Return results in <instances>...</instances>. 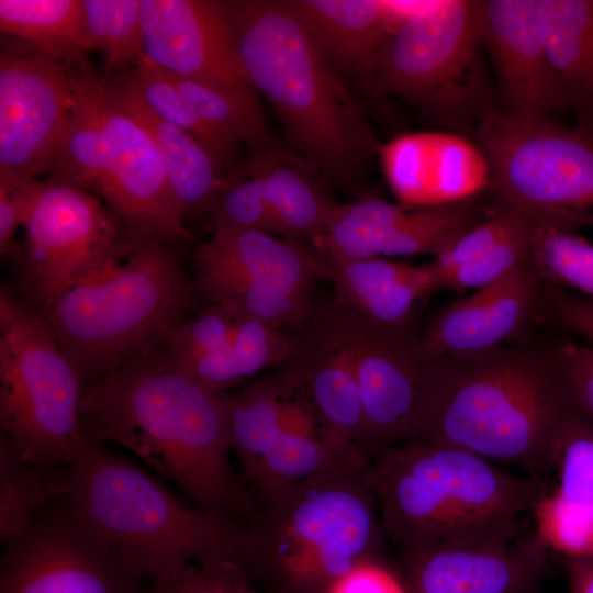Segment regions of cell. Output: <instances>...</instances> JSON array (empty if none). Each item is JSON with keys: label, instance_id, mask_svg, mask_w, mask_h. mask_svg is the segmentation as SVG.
Wrapping results in <instances>:
<instances>
[{"label": "cell", "instance_id": "6da1fadb", "mask_svg": "<svg viewBox=\"0 0 593 593\" xmlns=\"http://www.w3.org/2000/svg\"><path fill=\"white\" fill-rule=\"evenodd\" d=\"M559 345L525 338L438 357L429 412L415 443L512 462L546 485L567 435L590 418L574 395Z\"/></svg>", "mask_w": 593, "mask_h": 593}, {"label": "cell", "instance_id": "7a4b0ae2", "mask_svg": "<svg viewBox=\"0 0 593 593\" xmlns=\"http://www.w3.org/2000/svg\"><path fill=\"white\" fill-rule=\"evenodd\" d=\"M82 433L113 441L172 480L199 508L243 527L259 504L230 461L227 393L159 358L132 362L85 390Z\"/></svg>", "mask_w": 593, "mask_h": 593}, {"label": "cell", "instance_id": "3957f363", "mask_svg": "<svg viewBox=\"0 0 593 593\" xmlns=\"http://www.w3.org/2000/svg\"><path fill=\"white\" fill-rule=\"evenodd\" d=\"M245 75L288 143L322 176L354 186L379 144L293 0L223 1Z\"/></svg>", "mask_w": 593, "mask_h": 593}, {"label": "cell", "instance_id": "277c9868", "mask_svg": "<svg viewBox=\"0 0 593 593\" xmlns=\"http://www.w3.org/2000/svg\"><path fill=\"white\" fill-rule=\"evenodd\" d=\"M197 292L171 245L124 225L105 262L44 316L87 388L159 358Z\"/></svg>", "mask_w": 593, "mask_h": 593}, {"label": "cell", "instance_id": "5b68a950", "mask_svg": "<svg viewBox=\"0 0 593 593\" xmlns=\"http://www.w3.org/2000/svg\"><path fill=\"white\" fill-rule=\"evenodd\" d=\"M65 497L141 582L208 557L239 561L245 548V527L187 504L85 434L67 467Z\"/></svg>", "mask_w": 593, "mask_h": 593}, {"label": "cell", "instance_id": "8992f818", "mask_svg": "<svg viewBox=\"0 0 593 593\" xmlns=\"http://www.w3.org/2000/svg\"><path fill=\"white\" fill-rule=\"evenodd\" d=\"M365 477L387 538L399 552L472 537L517 533L546 485L510 474L472 452L407 443L370 459Z\"/></svg>", "mask_w": 593, "mask_h": 593}, {"label": "cell", "instance_id": "52a82bcc", "mask_svg": "<svg viewBox=\"0 0 593 593\" xmlns=\"http://www.w3.org/2000/svg\"><path fill=\"white\" fill-rule=\"evenodd\" d=\"M362 466L321 471L261 499L239 562L272 593H324L380 559L385 533Z\"/></svg>", "mask_w": 593, "mask_h": 593}, {"label": "cell", "instance_id": "ba28073f", "mask_svg": "<svg viewBox=\"0 0 593 593\" xmlns=\"http://www.w3.org/2000/svg\"><path fill=\"white\" fill-rule=\"evenodd\" d=\"M72 105L52 176L100 194L123 224L176 245L192 239L160 150L83 58L67 67Z\"/></svg>", "mask_w": 593, "mask_h": 593}, {"label": "cell", "instance_id": "9c48e42d", "mask_svg": "<svg viewBox=\"0 0 593 593\" xmlns=\"http://www.w3.org/2000/svg\"><path fill=\"white\" fill-rule=\"evenodd\" d=\"M482 48L481 1L433 0L383 44L366 85L467 136L500 112Z\"/></svg>", "mask_w": 593, "mask_h": 593}, {"label": "cell", "instance_id": "30bf717a", "mask_svg": "<svg viewBox=\"0 0 593 593\" xmlns=\"http://www.w3.org/2000/svg\"><path fill=\"white\" fill-rule=\"evenodd\" d=\"M85 390L46 317L2 287L1 440L32 465L69 466L83 434Z\"/></svg>", "mask_w": 593, "mask_h": 593}, {"label": "cell", "instance_id": "8fae6325", "mask_svg": "<svg viewBox=\"0 0 593 593\" xmlns=\"http://www.w3.org/2000/svg\"><path fill=\"white\" fill-rule=\"evenodd\" d=\"M497 203L537 221L593 226V142L551 118L513 120L500 112L474 132Z\"/></svg>", "mask_w": 593, "mask_h": 593}, {"label": "cell", "instance_id": "7c38bea8", "mask_svg": "<svg viewBox=\"0 0 593 593\" xmlns=\"http://www.w3.org/2000/svg\"><path fill=\"white\" fill-rule=\"evenodd\" d=\"M313 315L350 361L360 391L363 435L359 450L369 461L400 443L419 439L429 412L437 358L428 356L413 327L374 325L338 305L314 300Z\"/></svg>", "mask_w": 593, "mask_h": 593}, {"label": "cell", "instance_id": "4fadbf2b", "mask_svg": "<svg viewBox=\"0 0 593 593\" xmlns=\"http://www.w3.org/2000/svg\"><path fill=\"white\" fill-rule=\"evenodd\" d=\"M194 266L195 287L211 304L290 331L306 323L321 280L313 245L255 230L214 228Z\"/></svg>", "mask_w": 593, "mask_h": 593}, {"label": "cell", "instance_id": "5bb4252c", "mask_svg": "<svg viewBox=\"0 0 593 593\" xmlns=\"http://www.w3.org/2000/svg\"><path fill=\"white\" fill-rule=\"evenodd\" d=\"M116 215L88 191L49 177L24 222L20 289L45 315L69 289L96 272L120 234Z\"/></svg>", "mask_w": 593, "mask_h": 593}, {"label": "cell", "instance_id": "9a60e30c", "mask_svg": "<svg viewBox=\"0 0 593 593\" xmlns=\"http://www.w3.org/2000/svg\"><path fill=\"white\" fill-rule=\"evenodd\" d=\"M3 545L0 593H144L65 496Z\"/></svg>", "mask_w": 593, "mask_h": 593}, {"label": "cell", "instance_id": "2e32d148", "mask_svg": "<svg viewBox=\"0 0 593 593\" xmlns=\"http://www.w3.org/2000/svg\"><path fill=\"white\" fill-rule=\"evenodd\" d=\"M72 96L67 68L22 40L0 53V174L34 178L53 171Z\"/></svg>", "mask_w": 593, "mask_h": 593}, {"label": "cell", "instance_id": "e0dca14e", "mask_svg": "<svg viewBox=\"0 0 593 593\" xmlns=\"http://www.w3.org/2000/svg\"><path fill=\"white\" fill-rule=\"evenodd\" d=\"M477 198L429 208L379 198L336 204L313 246L321 257L338 260L425 254L435 258L490 215Z\"/></svg>", "mask_w": 593, "mask_h": 593}, {"label": "cell", "instance_id": "ac0fdd59", "mask_svg": "<svg viewBox=\"0 0 593 593\" xmlns=\"http://www.w3.org/2000/svg\"><path fill=\"white\" fill-rule=\"evenodd\" d=\"M537 533L495 534L400 552L406 593H535L547 572Z\"/></svg>", "mask_w": 593, "mask_h": 593}, {"label": "cell", "instance_id": "d6986e66", "mask_svg": "<svg viewBox=\"0 0 593 593\" xmlns=\"http://www.w3.org/2000/svg\"><path fill=\"white\" fill-rule=\"evenodd\" d=\"M143 55L165 74L210 88H253L223 1L141 0Z\"/></svg>", "mask_w": 593, "mask_h": 593}, {"label": "cell", "instance_id": "ffe728a7", "mask_svg": "<svg viewBox=\"0 0 593 593\" xmlns=\"http://www.w3.org/2000/svg\"><path fill=\"white\" fill-rule=\"evenodd\" d=\"M291 332L212 304L169 335L160 361L217 392L269 366L283 365Z\"/></svg>", "mask_w": 593, "mask_h": 593}, {"label": "cell", "instance_id": "44dd1931", "mask_svg": "<svg viewBox=\"0 0 593 593\" xmlns=\"http://www.w3.org/2000/svg\"><path fill=\"white\" fill-rule=\"evenodd\" d=\"M481 33L503 116L534 120L571 110L547 54L536 0L481 1Z\"/></svg>", "mask_w": 593, "mask_h": 593}, {"label": "cell", "instance_id": "7402d4cb", "mask_svg": "<svg viewBox=\"0 0 593 593\" xmlns=\"http://www.w3.org/2000/svg\"><path fill=\"white\" fill-rule=\"evenodd\" d=\"M385 180L398 202L429 208L479 197L490 186L488 160L475 142L448 131L399 135L379 146Z\"/></svg>", "mask_w": 593, "mask_h": 593}, {"label": "cell", "instance_id": "603a6c76", "mask_svg": "<svg viewBox=\"0 0 593 593\" xmlns=\"http://www.w3.org/2000/svg\"><path fill=\"white\" fill-rule=\"evenodd\" d=\"M540 280L526 267L510 271L432 316L419 334L433 358L470 354L501 346L536 322Z\"/></svg>", "mask_w": 593, "mask_h": 593}, {"label": "cell", "instance_id": "cb8c5ba5", "mask_svg": "<svg viewBox=\"0 0 593 593\" xmlns=\"http://www.w3.org/2000/svg\"><path fill=\"white\" fill-rule=\"evenodd\" d=\"M324 56L340 75L367 83L389 37L429 1L293 0Z\"/></svg>", "mask_w": 593, "mask_h": 593}, {"label": "cell", "instance_id": "d4e9b609", "mask_svg": "<svg viewBox=\"0 0 593 593\" xmlns=\"http://www.w3.org/2000/svg\"><path fill=\"white\" fill-rule=\"evenodd\" d=\"M320 260L321 280L331 283V298L378 326L412 327L416 302L438 291L430 262L416 266L379 257L338 260L320 256Z\"/></svg>", "mask_w": 593, "mask_h": 593}, {"label": "cell", "instance_id": "484cf974", "mask_svg": "<svg viewBox=\"0 0 593 593\" xmlns=\"http://www.w3.org/2000/svg\"><path fill=\"white\" fill-rule=\"evenodd\" d=\"M290 332L292 350L283 366L294 372L313 403L326 439L359 450L363 413L350 361L331 340L312 311L300 329Z\"/></svg>", "mask_w": 593, "mask_h": 593}, {"label": "cell", "instance_id": "4316f807", "mask_svg": "<svg viewBox=\"0 0 593 593\" xmlns=\"http://www.w3.org/2000/svg\"><path fill=\"white\" fill-rule=\"evenodd\" d=\"M109 99L142 124L163 156L171 192L186 220L210 213L224 177L211 154L189 133L158 115L142 98L132 74L104 81Z\"/></svg>", "mask_w": 593, "mask_h": 593}, {"label": "cell", "instance_id": "83f0119b", "mask_svg": "<svg viewBox=\"0 0 593 593\" xmlns=\"http://www.w3.org/2000/svg\"><path fill=\"white\" fill-rule=\"evenodd\" d=\"M247 163L261 178L271 234L313 242L336 206L321 175L298 154L277 146L250 150Z\"/></svg>", "mask_w": 593, "mask_h": 593}, {"label": "cell", "instance_id": "f1b7e54d", "mask_svg": "<svg viewBox=\"0 0 593 593\" xmlns=\"http://www.w3.org/2000/svg\"><path fill=\"white\" fill-rule=\"evenodd\" d=\"M553 72L577 114L575 128L593 142V0H536Z\"/></svg>", "mask_w": 593, "mask_h": 593}, {"label": "cell", "instance_id": "f546056e", "mask_svg": "<svg viewBox=\"0 0 593 593\" xmlns=\"http://www.w3.org/2000/svg\"><path fill=\"white\" fill-rule=\"evenodd\" d=\"M0 30L66 68L91 49L82 0H0Z\"/></svg>", "mask_w": 593, "mask_h": 593}, {"label": "cell", "instance_id": "4dcf8cb0", "mask_svg": "<svg viewBox=\"0 0 593 593\" xmlns=\"http://www.w3.org/2000/svg\"><path fill=\"white\" fill-rule=\"evenodd\" d=\"M0 537L4 544L66 493L67 467L45 468L21 459L3 440L0 448Z\"/></svg>", "mask_w": 593, "mask_h": 593}, {"label": "cell", "instance_id": "1f68e13d", "mask_svg": "<svg viewBox=\"0 0 593 593\" xmlns=\"http://www.w3.org/2000/svg\"><path fill=\"white\" fill-rule=\"evenodd\" d=\"M169 77L197 114L234 147L245 144L254 150L276 146L254 88L215 89L192 80Z\"/></svg>", "mask_w": 593, "mask_h": 593}, {"label": "cell", "instance_id": "d6a6232c", "mask_svg": "<svg viewBox=\"0 0 593 593\" xmlns=\"http://www.w3.org/2000/svg\"><path fill=\"white\" fill-rule=\"evenodd\" d=\"M566 224L537 221L525 266L541 281L593 301V243Z\"/></svg>", "mask_w": 593, "mask_h": 593}, {"label": "cell", "instance_id": "836d02e7", "mask_svg": "<svg viewBox=\"0 0 593 593\" xmlns=\"http://www.w3.org/2000/svg\"><path fill=\"white\" fill-rule=\"evenodd\" d=\"M132 77L142 98L158 115L193 136L220 167L233 168L232 158L236 147L197 114L167 74L142 54Z\"/></svg>", "mask_w": 593, "mask_h": 593}, {"label": "cell", "instance_id": "e575fe53", "mask_svg": "<svg viewBox=\"0 0 593 593\" xmlns=\"http://www.w3.org/2000/svg\"><path fill=\"white\" fill-rule=\"evenodd\" d=\"M91 49L105 57V76L143 54L141 0H82Z\"/></svg>", "mask_w": 593, "mask_h": 593}, {"label": "cell", "instance_id": "d590c367", "mask_svg": "<svg viewBox=\"0 0 593 593\" xmlns=\"http://www.w3.org/2000/svg\"><path fill=\"white\" fill-rule=\"evenodd\" d=\"M536 533L548 548L569 558L593 556V505L546 492L533 508Z\"/></svg>", "mask_w": 593, "mask_h": 593}, {"label": "cell", "instance_id": "8d00e7d4", "mask_svg": "<svg viewBox=\"0 0 593 593\" xmlns=\"http://www.w3.org/2000/svg\"><path fill=\"white\" fill-rule=\"evenodd\" d=\"M254 584L238 560L208 557L150 580L144 593H257Z\"/></svg>", "mask_w": 593, "mask_h": 593}, {"label": "cell", "instance_id": "74e56055", "mask_svg": "<svg viewBox=\"0 0 593 593\" xmlns=\"http://www.w3.org/2000/svg\"><path fill=\"white\" fill-rule=\"evenodd\" d=\"M535 227L505 238L477 258L456 268L444 272L435 271L438 290H479L515 268L525 266Z\"/></svg>", "mask_w": 593, "mask_h": 593}, {"label": "cell", "instance_id": "f35d334b", "mask_svg": "<svg viewBox=\"0 0 593 593\" xmlns=\"http://www.w3.org/2000/svg\"><path fill=\"white\" fill-rule=\"evenodd\" d=\"M552 493L574 504L593 505V419L575 425L558 454Z\"/></svg>", "mask_w": 593, "mask_h": 593}, {"label": "cell", "instance_id": "ab89813d", "mask_svg": "<svg viewBox=\"0 0 593 593\" xmlns=\"http://www.w3.org/2000/svg\"><path fill=\"white\" fill-rule=\"evenodd\" d=\"M536 322L572 333L583 338L593 349L592 300L570 295L560 287L541 282Z\"/></svg>", "mask_w": 593, "mask_h": 593}, {"label": "cell", "instance_id": "60d3db41", "mask_svg": "<svg viewBox=\"0 0 593 593\" xmlns=\"http://www.w3.org/2000/svg\"><path fill=\"white\" fill-rule=\"evenodd\" d=\"M41 181L34 178H18L0 174V253L19 261L22 246L14 237L20 225H24Z\"/></svg>", "mask_w": 593, "mask_h": 593}, {"label": "cell", "instance_id": "b9f144b4", "mask_svg": "<svg viewBox=\"0 0 593 593\" xmlns=\"http://www.w3.org/2000/svg\"><path fill=\"white\" fill-rule=\"evenodd\" d=\"M324 593H406V590L402 578L374 559L354 567Z\"/></svg>", "mask_w": 593, "mask_h": 593}, {"label": "cell", "instance_id": "7bdbcfd3", "mask_svg": "<svg viewBox=\"0 0 593 593\" xmlns=\"http://www.w3.org/2000/svg\"><path fill=\"white\" fill-rule=\"evenodd\" d=\"M559 351L574 395L593 419V349L571 340L560 342Z\"/></svg>", "mask_w": 593, "mask_h": 593}, {"label": "cell", "instance_id": "ee69618b", "mask_svg": "<svg viewBox=\"0 0 593 593\" xmlns=\"http://www.w3.org/2000/svg\"><path fill=\"white\" fill-rule=\"evenodd\" d=\"M569 593H593V556L569 558Z\"/></svg>", "mask_w": 593, "mask_h": 593}]
</instances>
